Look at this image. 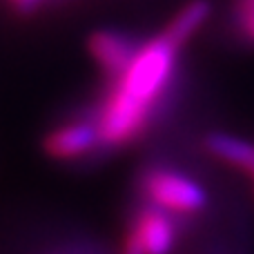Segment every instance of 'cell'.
Instances as JSON below:
<instances>
[{"label":"cell","instance_id":"30bf717a","mask_svg":"<svg viewBox=\"0 0 254 254\" xmlns=\"http://www.w3.org/2000/svg\"><path fill=\"white\" fill-rule=\"evenodd\" d=\"M123 254H145V252H143V248H140V243H138V239H136L131 232L127 234V239H125Z\"/></svg>","mask_w":254,"mask_h":254},{"label":"cell","instance_id":"5b68a950","mask_svg":"<svg viewBox=\"0 0 254 254\" xmlns=\"http://www.w3.org/2000/svg\"><path fill=\"white\" fill-rule=\"evenodd\" d=\"M131 234L138 239L145 254H170L176 246V228L172 219L158 207L136 216Z\"/></svg>","mask_w":254,"mask_h":254},{"label":"cell","instance_id":"8992f818","mask_svg":"<svg viewBox=\"0 0 254 254\" xmlns=\"http://www.w3.org/2000/svg\"><path fill=\"white\" fill-rule=\"evenodd\" d=\"M205 149L214 158L228 163L232 167L254 174V143L228 131H212L205 136Z\"/></svg>","mask_w":254,"mask_h":254},{"label":"cell","instance_id":"3957f363","mask_svg":"<svg viewBox=\"0 0 254 254\" xmlns=\"http://www.w3.org/2000/svg\"><path fill=\"white\" fill-rule=\"evenodd\" d=\"M101 145V134H98L96 123H87V121H76V123L56 127L49 131L43 140L45 152L52 158L58 161H71V158H80L96 149Z\"/></svg>","mask_w":254,"mask_h":254},{"label":"cell","instance_id":"7a4b0ae2","mask_svg":"<svg viewBox=\"0 0 254 254\" xmlns=\"http://www.w3.org/2000/svg\"><path fill=\"white\" fill-rule=\"evenodd\" d=\"M143 192L154 207L172 214H196L207 207V192L196 179L176 170H149L143 179Z\"/></svg>","mask_w":254,"mask_h":254},{"label":"cell","instance_id":"9c48e42d","mask_svg":"<svg viewBox=\"0 0 254 254\" xmlns=\"http://www.w3.org/2000/svg\"><path fill=\"white\" fill-rule=\"evenodd\" d=\"M9 2H11V7H13V9H18V11H22V13H31L40 2H43V0H9Z\"/></svg>","mask_w":254,"mask_h":254},{"label":"cell","instance_id":"52a82bcc","mask_svg":"<svg viewBox=\"0 0 254 254\" xmlns=\"http://www.w3.org/2000/svg\"><path fill=\"white\" fill-rule=\"evenodd\" d=\"M210 13H212V4L207 2V0H190V2L170 20V25L165 27L163 36H167L176 47H183V45L207 22Z\"/></svg>","mask_w":254,"mask_h":254},{"label":"cell","instance_id":"6da1fadb","mask_svg":"<svg viewBox=\"0 0 254 254\" xmlns=\"http://www.w3.org/2000/svg\"><path fill=\"white\" fill-rule=\"evenodd\" d=\"M179 49L163 34L136 49L129 67L116 78L114 92L98 114L101 145L119 147L145 129L154 103L172 80Z\"/></svg>","mask_w":254,"mask_h":254},{"label":"cell","instance_id":"277c9868","mask_svg":"<svg viewBox=\"0 0 254 254\" xmlns=\"http://www.w3.org/2000/svg\"><path fill=\"white\" fill-rule=\"evenodd\" d=\"M87 49L92 54V58L96 61V65L110 78L116 80L129 67L138 47L125 34H121L116 29H98L89 36Z\"/></svg>","mask_w":254,"mask_h":254},{"label":"cell","instance_id":"ba28073f","mask_svg":"<svg viewBox=\"0 0 254 254\" xmlns=\"http://www.w3.org/2000/svg\"><path fill=\"white\" fill-rule=\"evenodd\" d=\"M237 22L243 36L254 43V0H239L237 4Z\"/></svg>","mask_w":254,"mask_h":254}]
</instances>
